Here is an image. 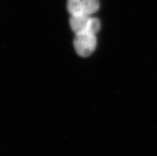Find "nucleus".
Listing matches in <instances>:
<instances>
[{
  "instance_id": "f257e3e1",
  "label": "nucleus",
  "mask_w": 157,
  "mask_h": 156,
  "mask_svg": "<svg viewBox=\"0 0 157 156\" xmlns=\"http://www.w3.org/2000/svg\"><path fill=\"white\" fill-rule=\"evenodd\" d=\"M96 45V35L88 31H83L81 33L75 34L74 46L78 55L83 56V58H87V56L90 55L94 52Z\"/></svg>"
},
{
  "instance_id": "f03ea898",
  "label": "nucleus",
  "mask_w": 157,
  "mask_h": 156,
  "mask_svg": "<svg viewBox=\"0 0 157 156\" xmlns=\"http://www.w3.org/2000/svg\"><path fill=\"white\" fill-rule=\"evenodd\" d=\"M90 16L87 14H79V15H71L70 19V25L72 30L77 34L81 33L87 29L88 23Z\"/></svg>"
},
{
  "instance_id": "7ed1b4c3",
  "label": "nucleus",
  "mask_w": 157,
  "mask_h": 156,
  "mask_svg": "<svg viewBox=\"0 0 157 156\" xmlns=\"http://www.w3.org/2000/svg\"><path fill=\"white\" fill-rule=\"evenodd\" d=\"M67 9L71 15H79V14H85L83 10L82 0H68Z\"/></svg>"
},
{
  "instance_id": "20e7f679",
  "label": "nucleus",
  "mask_w": 157,
  "mask_h": 156,
  "mask_svg": "<svg viewBox=\"0 0 157 156\" xmlns=\"http://www.w3.org/2000/svg\"><path fill=\"white\" fill-rule=\"evenodd\" d=\"M82 3H83L84 13L90 16L91 14L95 13L100 7L99 0H82Z\"/></svg>"
},
{
  "instance_id": "39448f33",
  "label": "nucleus",
  "mask_w": 157,
  "mask_h": 156,
  "mask_svg": "<svg viewBox=\"0 0 157 156\" xmlns=\"http://www.w3.org/2000/svg\"><path fill=\"white\" fill-rule=\"evenodd\" d=\"M100 28H101V23H100V20L97 18L90 17L89 20V23H88L87 29L85 31H88V32H90V33L96 35L99 32Z\"/></svg>"
}]
</instances>
